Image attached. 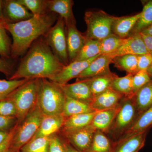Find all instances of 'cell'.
I'll list each match as a JSON object with an SVG mask.
<instances>
[{
  "label": "cell",
  "mask_w": 152,
  "mask_h": 152,
  "mask_svg": "<svg viewBox=\"0 0 152 152\" xmlns=\"http://www.w3.org/2000/svg\"><path fill=\"white\" fill-rule=\"evenodd\" d=\"M65 66L45 39L36 41L9 80L49 79Z\"/></svg>",
  "instance_id": "1"
},
{
  "label": "cell",
  "mask_w": 152,
  "mask_h": 152,
  "mask_svg": "<svg viewBox=\"0 0 152 152\" xmlns=\"http://www.w3.org/2000/svg\"><path fill=\"white\" fill-rule=\"evenodd\" d=\"M58 18L54 13L48 12L18 23H1L12 37L11 57L16 58L24 54L38 38L47 34Z\"/></svg>",
  "instance_id": "2"
},
{
  "label": "cell",
  "mask_w": 152,
  "mask_h": 152,
  "mask_svg": "<svg viewBox=\"0 0 152 152\" xmlns=\"http://www.w3.org/2000/svg\"><path fill=\"white\" fill-rule=\"evenodd\" d=\"M37 106L44 115H62L66 95L58 85L47 79H37Z\"/></svg>",
  "instance_id": "3"
},
{
  "label": "cell",
  "mask_w": 152,
  "mask_h": 152,
  "mask_svg": "<svg viewBox=\"0 0 152 152\" xmlns=\"http://www.w3.org/2000/svg\"><path fill=\"white\" fill-rule=\"evenodd\" d=\"M134 96H124L107 134L114 143L119 140L132 126L139 116Z\"/></svg>",
  "instance_id": "4"
},
{
  "label": "cell",
  "mask_w": 152,
  "mask_h": 152,
  "mask_svg": "<svg viewBox=\"0 0 152 152\" xmlns=\"http://www.w3.org/2000/svg\"><path fill=\"white\" fill-rule=\"evenodd\" d=\"M43 116L37 105L21 122L17 125L8 152H19L22 147L34 138L39 128Z\"/></svg>",
  "instance_id": "5"
},
{
  "label": "cell",
  "mask_w": 152,
  "mask_h": 152,
  "mask_svg": "<svg viewBox=\"0 0 152 152\" xmlns=\"http://www.w3.org/2000/svg\"><path fill=\"white\" fill-rule=\"evenodd\" d=\"M37 79H31L14 91L7 98L15 104L20 124L37 104Z\"/></svg>",
  "instance_id": "6"
},
{
  "label": "cell",
  "mask_w": 152,
  "mask_h": 152,
  "mask_svg": "<svg viewBox=\"0 0 152 152\" xmlns=\"http://www.w3.org/2000/svg\"><path fill=\"white\" fill-rule=\"evenodd\" d=\"M115 17L109 15L104 11H88L85 14L87 25L85 35L88 39L101 42L112 34V26Z\"/></svg>",
  "instance_id": "7"
},
{
  "label": "cell",
  "mask_w": 152,
  "mask_h": 152,
  "mask_svg": "<svg viewBox=\"0 0 152 152\" xmlns=\"http://www.w3.org/2000/svg\"><path fill=\"white\" fill-rule=\"evenodd\" d=\"M45 41L65 66L69 64L64 21L58 16L54 26L45 35Z\"/></svg>",
  "instance_id": "8"
},
{
  "label": "cell",
  "mask_w": 152,
  "mask_h": 152,
  "mask_svg": "<svg viewBox=\"0 0 152 152\" xmlns=\"http://www.w3.org/2000/svg\"><path fill=\"white\" fill-rule=\"evenodd\" d=\"M95 131L90 126L64 132L67 141L72 146L81 152H88L92 142Z\"/></svg>",
  "instance_id": "9"
},
{
  "label": "cell",
  "mask_w": 152,
  "mask_h": 152,
  "mask_svg": "<svg viewBox=\"0 0 152 152\" xmlns=\"http://www.w3.org/2000/svg\"><path fill=\"white\" fill-rule=\"evenodd\" d=\"M99 56L86 61H75L70 63L67 65L64 66L59 72L49 80L58 84H66L70 80L77 77Z\"/></svg>",
  "instance_id": "10"
},
{
  "label": "cell",
  "mask_w": 152,
  "mask_h": 152,
  "mask_svg": "<svg viewBox=\"0 0 152 152\" xmlns=\"http://www.w3.org/2000/svg\"><path fill=\"white\" fill-rule=\"evenodd\" d=\"M113 58V57L110 55H100L80 74L77 78V80L92 78L112 73L110 65Z\"/></svg>",
  "instance_id": "11"
},
{
  "label": "cell",
  "mask_w": 152,
  "mask_h": 152,
  "mask_svg": "<svg viewBox=\"0 0 152 152\" xmlns=\"http://www.w3.org/2000/svg\"><path fill=\"white\" fill-rule=\"evenodd\" d=\"M58 85L68 97L90 104L94 99L88 79L77 80L72 84Z\"/></svg>",
  "instance_id": "12"
},
{
  "label": "cell",
  "mask_w": 152,
  "mask_h": 152,
  "mask_svg": "<svg viewBox=\"0 0 152 152\" xmlns=\"http://www.w3.org/2000/svg\"><path fill=\"white\" fill-rule=\"evenodd\" d=\"M3 13L5 22L7 23H18L34 17V15L18 0L3 1Z\"/></svg>",
  "instance_id": "13"
},
{
  "label": "cell",
  "mask_w": 152,
  "mask_h": 152,
  "mask_svg": "<svg viewBox=\"0 0 152 152\" xmlns=\"http://www.w3.org/2000/svg\"><path fill=\"white\" fill-rule=\"evenodd\" d=\"M124 97L111 88L94 97L90 105L95 112L115 108L119 105Z\"/></svg>",
  "instance_id": "14"
},
{
  "label": "cell",
  "mask_w": 152,
  "mask_h": 152,
  "mask_svg": "<svg viewBox=\"0 0 152 152\" xmlns=\"http://www.w3.org/2000/svg\"><path fill=\"white\" fill-rule=\"evenodd\" d=\"M143 40L140 33H134L126 38V42L119 48L109 55L115 58L124 55L136 56L148 53Z\"/></svg>",
  "instance_id": "15"
},
{
  "label": "cell",
  "mask_w": 152,
  "mask_h": 152,
  "mask_svg": "<svg viewBox=\"0 0 152 152\" xmlns=\"http://www.w3.org/2000/svg\"><path fill=\"white\" fill-rule=\"evenodd\" d=\"M74 4L72 0H47V12L58 15L64 21L66 27L76 25L72 10Z\"/></svg>",
  "instance_id": "16"
},
{
  "label": "cell",
  "mask_w": 152,
  "mask_h": 152,
  "mask_svg": "<svg viewBox=\"0 0 152 152\" xmlns=\"http://www.w3.org/2000/svg\"><path fill=\"white\" fill-rule=\"evenodd\" d=\"M67 45L69 63L72 62L80 51L87 38L76 27V25L66 27Z\"/></svg>",
  "instance_id": "17"
},
{
  "label": "cell",
  "mask_w": 152,
  "mask_h": 152,
  "mask_svg": "<svg viewBox=\"0 0 152 152\" xmlns=\"http://www.w3.org/2000/svg\"><path fill=\"white\" fill-rule=\"evenodd\" d=\"M148 131H145L114 143L112 152H139L145 146Z\"/></svg>",
  "instance_id": "18"
},
{
  "label": "cell",
  "mask_w": 152,
  "mask_h": 152,
  "mask_svg": "<svg viewBox=\"0 0 152 152\" xmlns=\"http://www.w3.org/2000/svg\"><path fill=\"white\" fill-rule=\"evenodd\" d=\"M140 16V12L130 16L115 17L112 33L122 39H126L130 35Z\"/></svg>",
  "instance_id": "19"
},
{
  "label": "cell",
  "mask_w": 152,
  "mask_h": 152,
  "mask_svg": "<svg viewBox=\"0 0 152 152\" xmlns=\"http://www.w3.org/2000/svg\"><path fill=\"white\" fill-rule=\"evenodd\" d=\"M65 118L62 115H44L37 132L33 138L50 137L63 127Z\"/></svg>",
  "instance_id": "20"
},
{
  "label": "cell",
  "mask_w": 152,
  "mask_h": 152,
  "mask_svg": "<svg viewBox=\"0 0 152 152\" xmlns=\"http://www.w3.org/2000/svg\"><path fill=\"white\" fill-rule=\"evenodd\" d=\"M120 104L115 108L97 112L90 125V127L95 131H101L107 134L118 111Z\"/></svg>",
  "instance_id": "21"
},
{
  "label": "cell",
  "mask_w": 152,
  "mask_h": 152,
  "mask_svg": "<svg viewBox=\"0 0 152 152\" xmlns=\"http://www.w3.org/2000/svg\"><path fill=\"white\" fill-rule=\"evenodd\" d=\"M152 127V106L139 116L132 126L118 141L139 133L149 131Z\"/></svg>",
  "instance_id": "22"
},
{
  "label": "cell",
  "mask_w": 152,
  "mask_h": 152,
  "mask_svg": "<svg viewBox=\"0 0 152 152\" xmlns=\"http://www.w3.org/2000/svg\"><path fill=\"white\" fill-rule=\"evenodd\" d=\"M95 112L92 109L90 104L66 96L62 115L65 118L79 115Z\"/></svg>",
  "instance_id": "23"
},
{
  "label": "cell",
  "mask_w": 152,
  "mask_h": 152,
  "mask_svg": "<svg viewBox=\"0 0 152 152\" xmlns=\"http://www.w3.org/2000/svg\"><path fill=\"white\" fill-rule=\"evenodd\" d=\"M96 112L79 114L65 119L62 127L63 131L69 132L89 126Z\"/></svg>",
  "instance_id": "24"
},
{
  "label": "cell",
  "mask_w": 152,
  "mask_h": 152,
  "mask_svg": "<svg viewBox=\"0 0 152 152\" xmlns=\"http://www.w3.org/2000/svg\"><path fill=\"white\" fill-rule=\"evenodd\" d=\"M139 116L152 106V80L134 96Z\"/></svg>",
  "instance_id": "25"
},
{
  "label": "cell",
  "mask_w": 152,
  "mask_h": 152,
  "mask_svg": "<svg viewBox=\"0 0 152 152\" xmlns=\"http://www.w3.org/2000/svg\"><path fill=\"white\" fill-rule=\"evenodd\" d=\"M118 76L112 72L88 79L91 92L94 97L111 88L114 79Z\"/></svg>",
  "instance_id": "26"
},
{
  "label": "cell",
  "mask_w": 152,
  "mask_h": 152,
  "mask_svg": "<svg viewBox=\"0 0 152 152\" xmlns=\"http://www.w3.org/2000/svg\"><path fill=\"white\" fill-rule=\"evenodd\" d=\"M138 56L127 55L115 57L112 63L120 70L134 75L138 72Z\"/></svg>",
  "instance_id": "27"
},
{
  "label": "cell",
  "mask_w": 152,
  "mask_h": 152,
  "mask_svg": "<svg viewBox=\"0 0 152 152\" xmlns=\"http://www.w3.org/2000/svg\"><path fill=\"white\" fill-rule=\"evenodd\" d=\"M114 142L107 134L95 131L92 142L88 152H112Z\"/></svg>",
  "instance_id": "28"
},
{
  "label": "cell",
  "mask_w": 152,
  "mask_h": 152,
  "mask_svg": "<svg viewBox=\"0 0 152 152\" xmlns=\"http://www.w3.org/2000/svg\"><path fill=\"white\" fill-rule=\"evenodd\" d=\"M143 2L142 10L140 12V16L131 35L134 33L142 32L152 25V0Z\"/></svg>",
  "instance_id": "29"
},
{
  "label": "cell",
  "mask_w": 152,
  "mask_h": 152,
  "mask_svg": "<svg viewBox=\"0 0 152 152\" xmlns=\"http://www.w3.org/2000/svg\"><path fill=\"white\" fill-rule=\"evenodd\" d=\"M100 55V42L96 40L87 39L85 45L75 61H86Z\"/></svg>",
  "instance_id": "30"
},
{
  "label": "cell",
  "mask_w": 152,
  "mask_h": 152,
  "mask_svg": "<svg viewBox=\"0 0 152 152\" xmlns=\"http://www.w3.org/2000/svg\"><path fill=\"white\" fill-rule=\"evenodd\" d=\"M134 75L127 74L123 77L115 78L112 85V88L124 96H134L133 94V77Z\"/></svg>",
  "instance_id": "31"
},
{
  "label": "cell",
  "mask_w": 152,
  "mask_h": 152,
  "mask_svg": "<svg viewBox=\"0 0 152 152\" xmlns=\"http://www.w3.org/2000/svg\"><path fill=\"white\" fill-rule=\"evenodd\" d=\"M126 38L122 39L112 34L100 42L101 55L113 53L124 43Z\"/></svg>",
  "instance_id": "32"
},
{
  "label": "cell",
  "mask_w": 152,
  "mask_h": 152,
  "mask_svg": "<svg viewBox=\"0 0 152 152\" xmlns=\"http://www.w3.org/2000/svg\"><path fill=\"white\" fill-rule=\"evenodd\" d=\"M51 137L33 138L22 147L19 152H48L49 143Z\"/></svg>",
  "instance_id": "33"
},
{
  "label": "cell",
  "mask_w": 152,
  "mask_h": 152,
  "mask_svg": "<svg viewBox=\"0 0 152 152\" xmlns=\"http://www.w3.org/2000/svg\"><path fill=\"white\" fill-rule=\"evenodd\" d=\"M29 80L21 79L7 80L0 79V101L7 99L14 91Z\"/></svg>",
  "instance_id": "34"
},
{
  "label": "cell",
  "mask_w": 152,
  "mask_h": 152,
  "mask_svg": "<svg viewBox=\"0 0 152 152\" xmlns=\"http://www.w3.org/2000/svg\"><path fill=\"white\" fill-rule=\"evenodd\" d=\"M18 1L26 8L34 16L42 15L48 13L47 0H18Z\"/></svg>",
  "instance_id": "35"
},
{
  "label": "cell",
  "mask_w": 152,
  "mask_h": 152,
  "mask_svg": "<svg viewBox=\"0 0 152 152\" xmlns=\"http://www.w3.org/2000/svg\"><path fill=\"white\" fill-rule=\"evenodd\" d=\"M6 31L0 22V56L8 60L11 57L12 44Z\"/></svg>",
  "instance_id": "36"
},
{
  "label": "cell",
  "mask_w": 152,
  "mask_h": 152,
  "mask_svg": "<svg viewBox=\"0 0 152 152\" xmlns=\"http://www.w3.org/2000/svg\"><path fill=\"white\" fill-rule=\"evenodd\" d=\"M152 80L147 70L139 71L133 77V94L134 95L139 90Z\"/></svg>",
  "instance_id": "37"
},
{
  "label": "cell",
  "mask_w": 152,
  "mask_h": 152,
  "mask_svg": "<svg viewBox=\"0 0 152 152\" xmlns=\"http://www.w3.org/2000/svg\"><path fill=\"white\" fill-rule=\"evenodd\" d=\"M0 115L17 118L15 106L12 101L9 98L0 101Z\"/></svg>",
  "instance_id": "38"
},
{
  "label": "cell",
  "mask_w": 152,
  "mask_h": 152,
  "mask_svg": "<svg viewBox=\"0 0 152 152\" xmlns=\"http://www.w3.org/2000/svg\"><path fill=\"white\" fill-rule=\"evenodd\" d=\"M18 124L17 117L0 115V131L10 132Z\"/></svg>",
  "instance_id": "39"
},
{
  "label": "cell",
  "mask_w": 152,
  "mask_h": 152,
  "mask_svg": "<svg viewBox=\"0 0 152 152\" xmlns=\"http://www.w3.org/2000/svg\"><path fill=\"white\" fill-rule=\"evenodd\" d=\"M48 152H66L65 142L57 137H51L49 143Z\"/></svg>",
  "instance_id": "40"
},
{
  "label": "cell",
  "mask_w": 152,
  "mask_h": 152,
  "mask_svg": "<svg viewBox=\"0 0 152 152\" xmlns=\"http://www.w3.org/2000/svg\"><path fill=\"white\" fill-rule=\"evenodd\" d=\"M152 65V54L148 53L138 56V72L147 70Z\"/></svg>",
  "instance_id": "41"
},
{
  "label": "cell",
  "mask_w": 152,
  "mask_h": 152,
  "mask_svg": "<svg viewBox=\"0 0 152 152\" xmlns=\"http://www.w3.org/2000/svg\"><path fill=\"white\" fill-rule=\"evenodd\" d=\"M13 65L8 59L0 58V72L7 76L12 75Z\"/></svg>",
  "instance_id": "42"
},
{
  "label": "cell",
  "mask_w": 152,
  "mask_h": 152,
  "mask_svg": "<svg viewBox=\"0 0 152 152\" xmlns=\"http://www.w3.org/2000/svg\"><path fill=\"white\" fill-rule=\"evenodd\" d=\"M16 126L11 131L10 135L9 136V137L5 141L3 142L1 145H0V152H9L10 146L11 142H12V138L14 132H15Z\"/></svg>",
  "instance_id": "43"
},
{
  "label": "cell",
  "mask_w": 152,
  "mask_h": 152,
  "mask_svg": "<svg viewBox=\"0 0 152 152\" xmlns=\"http://www.w3.org/2000/svg\"><path fill=\"white\" fill-rule=\"evenodd\" d=\"M140 34L141 35L148 53L152 54V36Z\"/></svg>",
  "instance_id": "44"
},
{
  "label": "cell",
  "mask_w": 152,
  "mask_h": 152,
  "mask_svg": "<svg viewBox=\"0 0 152 152\" xmlns=\"http://www.w3.org/2000/svg\"><path fill=\"white\" fill-rule=\"evenodd\" d=\"M11 132H7L0 131V145L4 142L10 135Z\"/></svg>",
  "instance_id": "45"
},
{
  "label": "cell",
  "mask_w": 152,
  "mask_h": 152,
  "mask_svg": "<svg viewBox=\"0 0 152 152\" xmlns=\"http://www.w3.org/2000/svg\"><path fill=\"white\" fill-rule=\"evenodd\" d=\"M5 22L3 13V1L0 0V22L3 23Z\"/></svg>",
  "instance_id": "46"
},
{
  "label": "cell",
  "mask_w": 152,
  "mask_h": 152,
  "mask_svg": "<svg viewBox=\"0 0 152 152\" xmlns=\"http://www.w3.org/2000/svg\"><path fill=\"white\" fill-rule=\"evenodd\" d=\"M65 144L66 152H81L75 148L68 142H66Z\"/></svg>",
  "instance_id": "47"
},
{
  "label": "cell",
  "mask_w": 152,
  "mask_h": 152,
  "mask_svg": "<svg viewBox=\"0 0 152 152\" xmlns=\"http://www.w3.org/2000/svg\"><path fill=\"white\" fill-rule=\"evenodd\" d=\"M147 35L152 36V25L145 30H144L142 32L140 33Z\"/></svg>",
  "instance_id": "48"
},
{
  "label": "cell",
  "mask_w": 152,
  "mask_h": 152,
  "mask_svg": "<svg viewBox=\"0 0 152 152\" xmlns=\"http://www.w3.org/2000/svg\"><path fill=\"white\" fill-rule=\"evenodd\" d=\"M147 71L152 80V65L147 70Z\"/></svg>",
  "instance_id": "49"
}]
</instances>
